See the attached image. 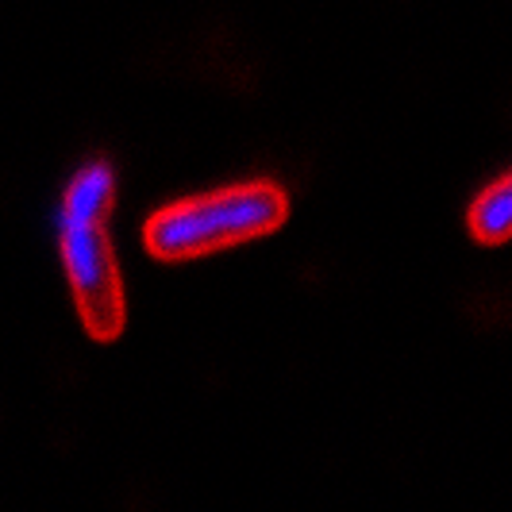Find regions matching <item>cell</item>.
Returning a JSON list of instances; mask_svg holds the SVG:
<instances>
[{
    "instance_id": "cell-1",
    "label": "cell",
    "mask_w": 512,
    "mask_h": 512,
    "mask_svg": "<svg viewBox=\"0 0 512 512\" xmlns=\"http://www.w3.org/2000/svg\"><path fill=\"white\" fill-rule=\"evenodd\" d=\"M112 208H116V170L108 162H89L66 185L58 216L62 266L74 293L77 320L97 343H116L128 328L124 278L108 235Z\"/></svg>"
},
{
    "instance_id": "cell-2",
    "label": "cell",
    "mask_w": 512,
    "mask_h": 512,
    "mask_svg": "<svg viewBox=\"0 0 512 512\" xmlns=\"http://www.w3.org/2000/svg\"><path fill=\"white\" fill-rule=\"evenodd\" d=\"M289 220V193L274 181L224 185L158 208L143 224V247L158 262H189L266 239Z\"/></svg>"
},
{
    "instance_id": "cell-3",
    "label": "cell",
    "mask_w": 512,
    "mask_h": 512,
    "mask_svg": "<svg viewBox=\"0 0 512 512\" xmlns=\"http://www.w3.org/2000/svg\"><path fill=\"white\" fill-rule=\"evenodd\" d=\"M466 224H470L474 243H482V247H501V243H509V231H512V178L509 174H501L489 189L478 193V201L470 205Z\"/></svg>"
}]
</instances>
